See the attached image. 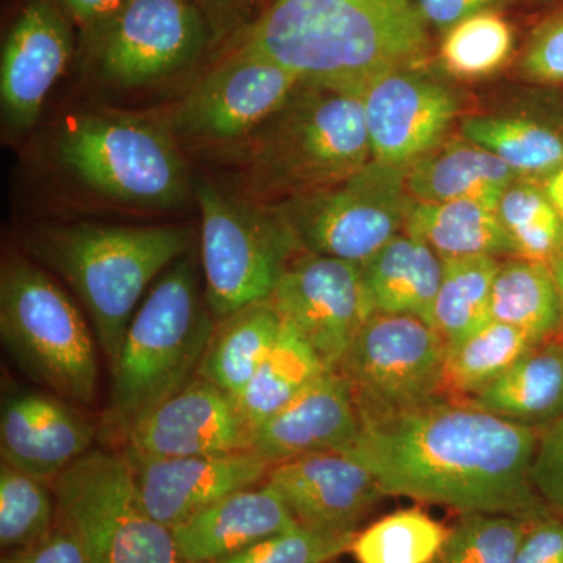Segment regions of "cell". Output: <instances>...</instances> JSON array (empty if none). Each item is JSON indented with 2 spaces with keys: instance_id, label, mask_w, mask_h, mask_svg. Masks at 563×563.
<instances>
[{
  "instance_id": "6da1fadb",
  "label": "cell",
  "mask_w": 563,
  "mask_h": 563,
  "mask_svg": "<svg viewBox=\"0 0 563 563\" xmlns=\"http://www.w3.org/2000/svg\"><path fill=\"white\" fill-rule=\"evenodd\" d=\"M343 453L368 466L385 496L440 504L459 514L536 520L551 512L531 468L540 431L444 396L361 418Z\"/></svg>"
},
{
  "instance_id": "7a4b0ae2",
  "label": "cell",
  "mask_w": 563,
  "mask_h": 563,
  "mask_svg": "<svg viewBox=\"0 0 563 563\" xmlns=\"http://www.w3.org/2000/svg\"><path fill=\"white\" fill-rule=\"evenodd\" d=\"M428 27L418 0H276L239 46L302 81L362 92L388 70L424 62Z\"/></svg>"
},
{
  "instance_id": "3957f363",
  "label": "cell",
  "mask_w": 563,
  "mask_h": 563,
  "mask_svg": "<svg viewBox=\"0 0 563 563\" xmlns=\"http://www.w3.org/2000/svg\"><path fill=\"white\" fill-rule=\"evenodd\" d=\"M214 324L198 265L184 255L141 302L110 368V396L99 424L107 443L124 446L140 421L190 383Z\"/></svg>"
},
{
  "instance_id": "277c9868",
  "label": "cell",
  "mask_w": 563,
  "mask_h": 563,
  "mask_svg": "<svg viewBox=\"0 0 563 563\" xmlns=\"http://www.w3.org/2000/svg\"><path fill=\"white\" fill-rule=\"evenodd\" d=\"M187 225H46L29 251L79 296L109 366L120 354L136 306L155 277L190 250Z\"/></svg>"
},
{
  "instance_id": "5b68a950",
  "label": "cell",
  "mask_w": 563,
  "mask_h": 563,
  "mask_svg": "<svg viewBox=\"0 0 563 563\" xmlns=\"http://www.w3.org/2000/svg\"><path fill=\"white\" fill-rule=\"evenodd\" d=\"M239 146L252 195L288 201L333 187L373 161L362 92L309 81Z\"/></svg>"
},
{
  "instance_id": "8992f818",
  "label": "cell",
  "mask_w": 563,
  "mask_h": 563,
  "mask_svg": "<svg viewBox=\"0 0 563 563\" xmlns=\"http://www.w3.org/2000/svg\"><path fill=\"white\" fill-rule=\"evenodd\" d=\"M0 336L18 368L66 401L92 406L99 387L98 339L77 303L21 257L0 273Z\"/></svg>"
},
{
  "instance_id": "52a82bcc",
  "label": "cell",
  "mask_w": 563,
  "mask_h": 563,
  "mask_svg": "<svg viewBox=\"0 0 563 563\" xmlns=\"http://www.w3.org/2000/svg\"><path fill=\"white\" fill-rule=\"evenodd\" d=\"M201 211L206 299L214 320L272 298L282 274L302 252L276 207L236 198L210 181L196 185Z\"/></svg>"
},
{
  "instance_id": "ba28073f",
  "label": "cell",
  "mask_w": 563,
  "mask_h": 563,
  "mask_svg": "<svg viewBox=\"0 0 563 563\" xmlns=\"http://www.w3.org/2000/svg\"><path fill=\"white\" fill-rule=\"evenodd\" d=\"M58 157L92 191L128 206L168 209L190 192L176 139L136 118H79L58 139Z\"/></svg>"
},
{
  "instance_id": "9c48e42d",
  "label": "cell",
  "mask_w": 563,
  "mask_h": 563,
  "mask_svg": "<svg viewBox=\"0 0 563 563\" xmlns=\"http://www.w3.org/2000/svg\"><path fill=\"white\" fill-rule=\"evenodd\" d=\"M85 563H181L172 529L141 506L122 451L92 450L52 483Z\"/></svg>"
},
{
  "instance_id": "30bf717a",
  "label": "cell",
  "mask_w": 563,
  "mask_h": 563,
  "mask_svg": "<svg viewBox=\"0 0 563 563\" xmlns=\"http://www.w3.org/2000/svg\"><path fill=\"white\" fill-rule=\"evenodd\" d=\"M412 202L407 168L372 161L346 180L276 209L303 251L365 265L404 231Z\"/></svg>"
},
{
  "instance_id": "8fae6325",
  "label": "cell",
  "mask_w": 563,
  "mask_h": 563,
  "mask_svg": "<svg viewBox=\"0 0 563 563\" xmlns=\"http://www.w3.org/2000/svg\"><path fill=\"white\" fill-rule=\"evenodd\" d=\"M446 342L429 322L376 313L344 354L339 369L361 418L398 412L440 398Z\"/></svg>"
},
{
  "instance_id": "7c38bea8",
  "label": "cell",
  "mask_w": 563,
  "mask_h": 563,
  "mask_svg": "<svg viewBox=\"0 0 563 563\" xmlns=\"http://www.w3.org/2000/svg\"><path fill=\"white\" fill-rule=\"evenodd\" d=\"M301 81L284 66L236 46L181 99L169 133L196 146L243 143L287 103Z\"/></svg>"
},
{
  "instance_id": "4fadbf2b",
  "label": "cell",
  "mask_w": 563,
  "mask_h": 563,
  "mask_svg": "<svg viewBox=\"0 0 563 563\" xmlns=\"http://www.w3.org/2000/svg\"><path fill=\"white\" fill-rule=\"evenodd\" d=\"M269 301L331 372L339 369L355 336L376 314L362 265L306 251L292 258Z\"/></svg>"
},
{
  "instance_id": "5bb4252c",
  "label": "cell",
  "mask_w": 563,
  "mask_h": 563,
  "mask_svg": "<svg viewBox=\"0 0 563 563\" xmlns=\"http://www.w3.org/2000/svg\"><path fill=\"white\" fill-rule=\"evenodd\" d=\"M98 33L96 58L103 79L135 88L198 60L206 46L207 24L190 0H128Z\"/></svg>"
},
{
  "instance_id": "9a60e30c",
  "label": "cell",
  "mask_w": 563,
  "mask_h": 563,
  "mask_svg": "<svg viewBox=\"0 0 563 563\" xmlns=\"http://www.w3.org/2000/svg\"><path fill=\"white\" fill-rule=\"evenodd\" d=\"M373 161L409 168L442 143L457 118L455 92L424 63L388 70L362 91Z\"/></svg>"
},
{
  "instance_id": "2e32d148",
  "label": "cell",
  "mask_w": 563,
  "mask_h": 563,
  "mask_svg": "<svg viewBox=\"0 0 563 563\" xmlns=\"http://www.w3.org/2000/svg\"><path fill=\"white\" fill-rule=\"evenodd\" d=\"M254 429L239 402L195 376L135 426L122 453L139 457H198L252 451Z\"/></svg>"
},
{
  "instance_id": "e0dca14e",
  "label": "cell",
  "mask_w": 563,
  "mask_h": 563,
  "mask_svg": "<svg viewBox=\"0 0 563 563\" xmlns=\"http://www.w3.org/2000/svg\"><path fill=\"white\" fill-rule=\"evenodd\" d=\"M124 455L141 506L168 529L231 493L262 484L272 470L254 451L166 459Z\"/></svg>"
},
{
  "instance_id": "ac0fdd59",
  "label": "cell",
  "mask_w": 563,
  "mask_h": 563,
  "mask_svg": "<svg viewBox=\"0 0 563 563\" xmlns=\"http://www.w3.org/2000/svg\"><path fill=\"white\" fill-rule=\"evenodd\" d=\"M73 32L54 0H29L10 29L0 65L3 117L29 131L73 55Z\"/></svg>"
},
{
  "instance_id": "d6986e66",
  "label": "cell",
  "mask_w": 563,
  "mask_h": 563,
  "mask_svg": "<svg viewBox=\"0 0 563 563\" xmlns=\"http://www.w3.org/2000/svg\"><path fill=\"white\" fill-rule=\"evenodd\" d=\"M266 483L299 525L329 532H357L358 521L385 496L368 466L340 451L277 463Z\"/></svg>"
},
{
  "instance_id": "ffe728a7",
  "label": "cell",
  "mask_w": 563,
  "mask_h": 563,
  "mask_svg": "<svg viewBox=\"0 0 563 563\" xmlns=\"http://www.w3.org/2000/svg\"><path fill=\"white\" fill-rule=\"evenodd\" d=\"M99 426L54 393L7 396L0 413L2 462L46 483L90 453Z\"/></svg>"
},
{
  "instance_id": "44dd1931",
  "label": "cell",
  "mask_w": 563,
  "mask_h": 563,
  "mask_svg": "<svg viewBox=\"0 0 563 563\" xmlns=\"http://www.w3.org/2000/svg\"><path fill=\"white\" fill-rule=\"evenodd\" d=\"M362 421L350 384L325 372L254 431L252 451L274 466L303 455L346 451Z\"/></svg>"
},
{
  "instance_id": "7402d4cb",
  "label": "cell",
  "mask_w": 563,
  "mask_h": 563,
  "mask_svg": "<svg viewBox=\"0 0 563 563\" xmlns=\"http://www.w3.org/2000/svg\"><path fill=\"white\" fill-rule=\"evenodd\" d=\"M296 526L279 493L265 483L231 493L172 532L181 563H211Z\"/></svg>"
},
{
  "instance_id": "603a6c76",
  "label": "cell",
  "mask_w": 563,
  "mask_h": 563,
  "mask_svg": "<svg viewBox=\"0 0 563 563\" xmlns=\"http://www.w3.org/2000/svg\"><path fill=\"white\" fill-rule=\"evenodd\" d=\"M518 179L509 165L466 139L443 140L407 168L415 201H473L495 210Z\"/></svg>"
},
{
  "instance_id": "cb8c5ba5",
  "label": "cell",
  "mask_w": 563,
  "mask_h": 563,
  "mask_svg": "<svg viewBox=\"0 0 563 563\" xmlns=\"http://www.w3.org/2000/svg\"><path fill=\"white\" fill-rule=\"evenodd\" d=\"M443 261L410 233H399L362 265L363 284L374 313L409 314L432 325Z\"/></svg>"
},
{
  "instance_id": "d4e9b609",
  "label": "cell",
  "mask_w": 563,
  "mask_h": 563,
  "mask_svg": "<svg viewBox=\"0 0 563 563\" xmlns=\"http://www.w3.org/2000/svg\"><path fill=\"white\" fill-rule=\"evenodd\" d=\"M466 401L518 424L537 429L551 424L563 417V346L536 344L495 383Z\"/></svg>"
},
{
  "instance_id": "484cf974",
  "label": "cell",
  "mask_w": 563,
  "mask_h": 563,
  "mask_svg": "<svg viewBox=\"0 0 563 563\" xmlns=\"http://www.w3.org/2000/svg\"><path fill=\"white\" fill-rule=\"evenodd\" d=\"M282 318L269 299L254 302L214 324L196 376L239 398L272 351Z\"/></svg>"
},
{
  "instance_id": "4316f807",
  "label": "cell",
  "mask_w": 563,
  "mask_h": 563,
  "mask_svg": "<svg viewBox=\"0 0 563 563\" xmlns=\"http://www.w3.org/2000/svg\"><path fill=\"white\" fill-rule=\"evenodd\" d=\"M404 232L428 243L442 261L476 255H515L498 213L473 201H415Z\"/></svg>"
},
{
  "instance_id": "83f0119b",
  "label": "cell",
  "mask_w": 563,
  "mask_h": 563,
  "mask_svg": "<svg viewBox=\"0 0 563 563\" xmlns=\"http://www.w3.org/2000/svg\"><path fill=\"white\" fill-rule=\"evenodd\" d=\"M463 139L509 165L520 179L543 181L563 166V121L536 117H466Z\"/></svg>"
},
{
  "instance_id": "f1b7e54d",
  "label": "cell",
  "mask_w": 563,
  "mask_h": 563,
  "mask_svg": "<svg viewBox=\"0 0 563 563\" xmlns=\"http://www.w3.org/2000/svg\"><path fill=\"white\" fill-rule=\"evenodd\" d=\"M325 372L331 369L322 365L310 344L291 324L282 320L276 343L263 358L236 402L255 431L262 422L280 412Z\"/></svg>"
},
{
  "instance_id": "f546056e",
  "label": "cell",
  "mask_w": 563,
  "mask_h": 563,
  "mask_svg": "<svg viewBox=\"0 0 563 563\" xmlns=\"http://www.w3.org/2000/svg\"><path fill=\"white\" fill-rule=\"evenodd\" d=\"M490 317L520 329L536 343L547 342L563 322L551 266L518 257L499 263L493 280Z\"/></svg>"
},
{
  "instance_id": "4dcf8cb0",
  "label": "cell",
  "mask_w": 563,
  "mask_h": 563,
  "mask_svg": "<svg viewBox=\"0 0 563 563\" xmlns=\"http://www.w3.org/2000/svg\"><path fill=\"white\" fill-rule=\"evenodd\" d=\"M536 344L540 343L514 325L495 320L485 322L457 342L446 343L443 391L473 398Z\"/></svg>"
},
{
  "instance_id": "1f68e13d",
  "label": "cell",
  "mask_w": 563,
  "mask_h": 563,
  "mask_svg": "<svg viewBox=\"0 0 563 563\" xmlns=\"http://www.w3.org/2000/svg\"><path fill=\"white\" fill-rule=\"evenodd\" d=\"M498 268L499 262L490 255L443 261L432 325L444 342H457L492 320V288Z\"/></svg>"
},
{
  "instance_id": "d6a6232c",
  "label": "cell",
  "mask_w": 563,
  "mask_h": 563,
  "mask_svg": "<svg viewBox=\"0 0 563 563\" xmlns=\"http://www.w3.org/2000/svg\"><path fill=\"white\" fill-rule=\"evenodd\" d=\"M515 257L553 265L563 255V220L542 184L515 180L496 209Z\"/></svg>"
},
{
  "instance_id": "836d02e7",
  "label": "cell",
  "mask_w": 563,
  "mask_h": 563,
  "mask_svg": "<svg viewBox=\"0 0 563 563\" xmlns=\"http://www.w3.org/2000/svg\"><path fill=\"white\" fill-rule=\"evenodd\" d=\"M514 47L510 22L496 10L481 11L443 32L440 65L459 80L484 79L509 62Z\"/></svg>"
},
{
  "instance_id": "e575fe53",
  "label": "cell",
  "mask_w": 563,
  "mask_h": 563,
  "mask_svg": "<svg viewBox=\"0 0 563 563\" xmlns=\"http://www.w3.org/2000/svg\"><path fill=\"white\" fill-rule=\"evenodd\" d=\"M450 528L421 509H404L355 533L350 553L357 563H435Z\"/></svg>"
},
{
  "instance_id": "d590c367",
  "label": "cell",
  "mask_w": 563,
  "mask_h": 563,
  "mask_svg": "<svg viewBox=\"0 0 563 563\" xmlns=\"http://www.w3.org/2000/svg\"><path fill=\"white\" fill-rule=\"evenodd\" d=\"M54 488L14 468L0 465V544L7 553L24 550L46 539L57 526Z\"/></svg>"
},
{
  "instance_id": "8d00e7d4",
  "label": "cell",
  "mask_w": 563,
  "mask_h": 563,
  "mask_svg": "<svg viewBox=\"0 0 563 563\" xmlns=\"http://www.w3.org/2000/svg\"><path fill=\"white\" fill-rule=\"evenodd\" d=\"M528 520L499 514H462L435 563H514Z\"/></svg>"
},
{
  "instance_id": "74e56055",
  "label": "cell",
  "mask_w": 563,
  "mask_h": 563,
  "mask_svg": "<svg viewBox=\"0 0 563 563\" xmlns=\"http://www.w3.org/2000/svg\"><path fill=\"white\" fill-rule=\"evenodd\" d=\"M357 532H329L296 526L242 553L211 563H332L351 550Z\"/></svg>"
},
{
  "instance_id": "f35d334b",
  "label": "cell",
  "mask_w": 563,
  "mask_h": 563,
  "mask_svg": "<svg viewBox=\"0 0 563 563\" xmlns=\"http://www.w3.org/2000/svg\"><path fill=\"white\" fill-rule=\"evenodd\" d=\"M520 74L532 84L563 85V10L536 25L521 54Z\"/></svg>"
},
{
  "instance_id": "ab89813d",
  "label": "cell",
  "mask_w": 563,
  "mask_h": 563,
  "mask_svg": "<svg viewBox=\"0 0 563 563\" xmlns=\"http://www.w3.org/2000/svg\"><path fill=\"white\" fill-rule=\"evenodd\" d=\"M531 481L551 512L563 518V417L540 432L533 455Z\"/></svg>"
},
{
  "instance_id": "60d3db41",
  "label": "cell",
  "mask_w": 563,
  "mask_h": 563,
  "mask_svg": "<svg viewBox=\"0 0 563 563\" xmlns=\"http://www.w3.org/2000/svg\"><path fill=\"white\" fill-rule=\"evenodd\" d=\"M514 563H563V518L550 512L529 521Z\"/></svg>"
},
{
  "instance_id": "b9f144b4",
  "label": "cell",
  "mask_w": 563,
  "mask_h": 563,
  "mask_svg": "<svg viewBox=\"0 0 563 563\" xmlns=\"http://www.w3.org/2000/svg\"><path fill=\"white\" fill-rule=\"evenodd\" d=\"M3 563H85L79 540L68 526L57 521L54 531L41 542L9 553Z\"/></svg>"
},
{
  "instance_id": "7bdbcfd3",
  "label": "cell",
  "mask_w": 563,
  "mask_h": 563,
  "mask_svg": "<svg viewBox=\"0 0 563 563\" xmlns=\"http://www.w3.org/2000/svg\"><path fill=\"white\" fill-rule=\"evenodd\" d=\"M510 2L514 0H418V7L428 25L435 27L437 31L446 32L472 14L498 10Z\"/></svg>"
},
{
  "instance_id": "ee69618b",
  "label": "cell",
  "mask_w": 563,
  "mask_h": 563,
  "mask_svg": "<svg viewBox=\"0 0 563 563\" xmlns=\"http://www.w3.org/2000/svg\"><path fill=\"white\" fill-rule=\"evenodd\" d=\"M70 16L85 27H103L120 13L128 0H62Z\"/></svg>"
},
{
  "instance_id": "f6af8a7d",
  "label": "cell",
  "mask_w": 563,
  "mask_h": 563,
  "mask_svg": "<svg viewBox=\"0 0 563 563\" xmlns=\"http://www.w3.org/2000/svg\"><path fill=\"white\" fill-rule=\"evenodd\" d=\"M190 2L201 10L206 20H210L213 25L220 27L239 16L246 7L247 0H190Z\"/></svg>"
},
{
  "instance_id": "bcb514c9",
  "label": "cell",
  "mask_w": 563,
  "mask_h": 563,
  "mask_svg": "<svg viewBox=\"0 0 563 563\" xmlns=\"http://www.w3.org/2000/svg\"><path fill=\"white\" fill-rule=\"evenodd\" d=\"M548 199L553 203L554 209L561 214L563 220V166L558 172L548 176L547 179L540 181Z\"/></svg>"
},
{
  "instance_id": "7dc6e473",
  "label": "cell",
  "mask_w": 563,
  "mask_h": 563,
  "mask_svg": "<svg viewBox=\"0 0 563 563\" xmlns=\"http://www.w3.org/2000/svg\"><path fill=\"white\" fill-rule=\"evenodd\" d=\"M551 269H553L555 285H558L559 299H561L562 307V320H563V255L561 258H558L551 265Z\"/></svg>"
},
{
  "instance_id": "c3c4849f",
  "label": "cell",
  "mask_w": 563,
  "mask_h": 563,
  "mask_svg": "<svg viewBox=\"0 0 563 563\" xmlns=\"http://www.w3.org/2000/svg\"><path fill=\"white\" fill-rule=\"evenodd\" d=\"M544 2H548V0H544Z\"/></svg>"
}]
</instances>
